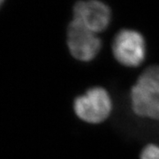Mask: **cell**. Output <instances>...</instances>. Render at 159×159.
<instances>
[{"mask_svg":"<svg viewBox=\"0 0 159 159\" xmlns=\"http://www.w3.org/2000/svg\"><path fill=\"white\" fill-rule=\"evenodd\" d=\"M128 106L137 119L159 123V64L140 71L128 92Z\"/></svg>","mask_w":159,"mask_h":159,"instance_id":"obj_1","label":"cell"},{"mask_svg":"<svg viewBox=\"0 0 159 159\" xmlns=\"http://www.w3.org/2000/svg\"><path fill=\"white\" fill-rule=\"evenodd\" d=\"M73 109L76 118L90 125L107 122L115 111V101L107 88L91 86L74 98Z\"/></svg>","mask_w":159,"mask_h":159,"instance_id":"obj_2","label":"cell"},{"mask_svg":"<svg viewBox=\"0 0 159 159\" xmlns=\"http://www.w3.org/2000/svg\"><path fill=\"white\" fill-rule=\"evenodd\" d=\"M111 53L120 66L137 69L146 61L147 44L144 36L134 29H122L116 34L111 43Z\"/></svg>","mask_w":159,"mask_h":159,"instance_id":"obj_3","label":"cell"},{"mask_svg":"<svg viewBox=\"0 0 159 159\" xmlns=\"http://www.w3.org/2000/svg\"><path fill=\"white\" fill-rule=\"evenodd\" d=\"M66 46L74 60L88 64L98 56L102 43L97 33L73 20L66 31Z\"/></svg>","mask_w":159,"mask_h":159,"instance_id":"obj_4","label":"cell"},{"mask_svg":"<svg viewBox=\"0 0 159 159\" xmlns=\"http://www.w3.org/2000/svg\"><path fill=\"white\" fill-rule=\"evenodd\" d=\"M74 20L95 33L108 28L111 21L109 7L98 0L80 1L74 8Z\"/></svg>","mask_w":159,"mask_h":159,"instance_id":"obj_5","label":"cell"},{"mask_svg":"<svg viewBox=\"0 0 159 159\" xmlns=\"http://www.w3.org/2000/svg\"><path fill=\"white\" fill-rule=\"evenodd\" d=\"M140 159H159L158 142H147L140 152Z\"/></svg>","mask_w":159,"mask_h":159,"instance_id":"obj_6","label":"cell"},{"mask_svg":"<svg viewBox=\"0 0 159 159\" xmlns=\"http://www.w3.org/2000/svg\"><path fill=\"white\" fill-rule=\"evenodd\" d=\"M4 2H5V0H0V7L2 6L3 4H4Z\"/></svg>","mask_w":159,"mask_h":159,"instance_id":"obj_7","label":"cell"}]
</instances>
